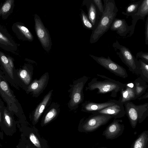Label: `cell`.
I'll return each mask as SVG.
<instances>
[{
  "mask_svg": "<svg viewBox=\"0 0 148 148\" xmlns=\"http://www.w3.org/2000/svg\"><path fill=\"white\" fill-rule=\"evenodd\" d=\"M104 11L97 27L93 31L90 42L94 43L110 29L118 11L114 0H103Z\"/></svg>",
  "mask_w": 148,
  "mask_h": 148,
  "instance_id": "1",
  "label": "cell"
},
{
  "mask_svg": "<svg viewBox=\"0 0 148 148\" xmlns=\"http://www.w3.org/2000/svg\"><path fill=\"white\" fill-rule=\"evenodd\" d=\"M97 75L104 79L99 80L97 78H92L88 83V86L86 87V90L92 91L97 90V94L110 93L111 97H116L117 93L125 87V84H123L105 75L99 74Z\"/></svg>",
  "mask_w": 148,
  "mask_h": 148,
  "instance_id": "2",
  "label": "cell"
},
{
  "mask_svg": "<svg viewBox=\"0 0 148 148\" xmlns=\"http://www.w3.org/2000/svg\"><path fill=\"white\" fill-rule=\"evenodd\" d=\"M8 81L4 72L0 70V95L9 110L13 114L19 115L22 111L21 106Z\"/></svg>",
  "mask_w": 148,
  "mask_h": 148,
  "instance_id": "3",
  "label": "cell"
},
{
  "mask_svg": "<svg viewBox=\"0 0 148 148\" xmlns=\"http://www.w3.org/2000/svg\"><path fill=\"white\" fill-rule=\"evenodd\" d=\"M123 105L125 107V114L133 129L136 128L138 123H142L148 116L147 103L136 105L132 102L128 101Z\"/></svg>",
  "mask_w": 148,
  "mask_h": 148,
  "instance_id": "4",
  "label": "cell"
},
{
  "mask_svg": "<svg viewBox=\"0 0 148 148\" xmlns=\"http://www.w3.org/2000/svg\"><path fill=\"white\" fill-rule=\"evenodd\" d=\"M112 46L115 50H118L119 51H115L116 54L128 67L129 71L136 75H139V62L130 49L120 44L117 40L113 43Z\"/></svg>",
  "mask_w": 148,
  "mask_h": 148,
  "instance_id": "5",
  "label": "cell"
},
{
  "mask_svg": "<svg viewBox=\"0 0 148 148\" xmlns=\"http://www.w3.org/2000/svg\"><path fill=\"white\" fill-rule=\"evenodd\" d=\"M90 56L97 63L116 75L123 78L128 76L126 69L123 66L112 61L109 57H98L90 55Z\"/></svg>",
  "mask_w": 148,
  "mask_h": 148,
  "instance_id": "6",
  "label": "cell"
},
{
  "mask_svg": "<svg viewBox=\"0 0 148 148\" xmlns=\"http://www.w3.org/2000/svg\"><path fill=\"white\" fill-rule=\"evenodd\" d=\"M112 118L111 116L106 114H92L84 121L82 127L84 131L92 132L107 124Z\"/></svg>",
  "mask_w": 148,
  "mask_h": 148,
  "instance_id": "7",
  "label": "cell"
},
{
  "mask_svg": "<svg viewBox=\"0 0 148 148\" xmlns=\"http://www.w3.org/2000/svg\"><path fill=\"white\" fill-rule=\"evenodd\" d=\"M121 119H114L103 131L102 135L107 139L112 140L117 138L123 133L125 129Z\"/></svg>",
  "mask_w": 148,
  "mask_h": 148,
  "instance_id": "8",
  "label": "cell"
},
{
  "mask_svg": "<svg viewBox=\"0 0 148 148\" xmlns=\"http://www.w3.org/2000/svg\"><path fill=\"white\" fill-rule=\"evenodd\" d=\"M88 78V77L84 76L78 81L76 85L75 86L71 95V105H77L83 101V89Z\"/></svg>",
  "mask_w": 148,
  "mask_h": 148,
  "instance_id": "9",
  "label": "cell"
},
{
  "mask_svg": "<svg viewBox=\"0 0 148 148\" xmlns=\"http://www.w3.org/2000/svg\"><path fill=\"white\" fill-rule=\"evenodd\" d=\"M35 27L38 38L43 46L48 49L50 46L51 41L49 36L39 17L35 16Z\"/></svg>",
  "mask_w": 148,
  "mask_h": 148,
  "instance_id": "10",
  "label": "cell"
},
{
  "mask_svg": "<svg viewBox=\"0 0 148 148\" xmlns=\"http://www.w3.org/2000/svg\"><path fill=\"white\" fill-rule=\"evenodd\" d=\"M0 60L4 72H3L7 78L8 81L16 88H17L15 83V79L14 75V64L10 58H7L5 55H0Z\"/></svg>",
  "mask_w": 148,
  "mask_h": 148,
  "instance_id": "11",
  "label": "cell"
},
{
  "mask_svg": "<svg viewBox=\"0 0 148 148\" xmlns=\"http://www.w3.org/2000/svg\"><path fill=\"white\" fill-rule=\"evenodd\" d=\"M123 105V103L118 100V102L114 105L95 113L109 115L114 119L121 118L124 117L126 114Z\"/></svg>",
  "mask_w": 148,
  "mask_h": 148,
  "instance_id": "12",
  "label": "cell"
},
{
  "mask_svg": "<svg viewBox=\"0 0 148 148\" xmlns=\"http://www.w3.org/2000/svg\"><path fill=\"white\" fill-rule=\"evenodd\" d=\"M118 100H110L103 103H96L88 101L83 104V111L94 113L108 107L112 106L117 103Z\"/></svg>",
  "mask_w": 148,
  "mask_h": 148,
  "instance_id": "13",
  "label": "cell"
},
{
  "mask_svg": "<svg viewBox=\"0 0 148 148\" xmlns=\"http://www.w3.org/2000/svg\"><path fill=\"white\" fill-rule=\"evenodd\" d=\"M148 15V0H143L136 13L132 16V24L130 25L131 31L128 37L132 35L134 32L135 26L139 19L144 20L145 16Z\"/></svg>",
  "mask_w": 148,
  "mask_h": 148,
  "instance_id": "14",
  "label": "cell"
},
{
  "mask_svg": "<svg viewBox=\"0 0 148 148\" xmlns=\"http://www.w3.org/2000/svg\"><path fill=\"white\" fill-rule=\"evenodd\" d=\"M110 29L116 31L120 36L125 37L131 31L130 26L128 25L126 20L124 19L115 18L113 22Z\"/></svg>",
  "mask_w": 148,
  "mask_h": 148,
  "instance_id": "15",
  "label": "cell"
},
{
  "mask_svg": "<svg viewBox=\"0 0 148 148\" xmlns=\"http://www.w3.org/2000/svg\"><path fill=\"white\" fill-rule=\"evenodd\" d=\"M121 95L119 100L123 104L126 102L137 99L135 88L133 83L125 84V87L120 91Z\"/></svg>",
  "mask_w": 148,
  "mask_h": 148,
  "instance_id": "16",
  "label": "cell"
},
{
  "mask_svg": "<svg viewBox=\"0 0 148 148\" xmlns=\"http://www.w3.org/2000/svg\"><path fill=\"white\" fill-rule=\"evenodd\" d=\"M87 5L88 9V17L95 29L101 17V15L93 0L88 1Z\"/></svg>",
  "mask_w": 148,
  "mask_h": 148,
  "instance_id": "17",
  "label": "cell"
},
{
  "mask_svg": "<svg viewBox=\"0 0 148 148\" xmlns=\"http://www.w3.org/2000/svg\"><path fill=\"white\" fill-rule=\"evenodd\" d=\"M131 148H148V130L143 132L133 143Z\"/></svg>",
  "mask_w": 148,
  "mask_h": 148,
  "instance_id": "18",
  "label": "cell"
},
{
  "mask_svg": "<svg viewBox=\"0 0 148 148\" xmlns=\"http://www.w3.org/2000/svg\"><path fill=\"white\" fill-rule=\"evenodd\" d=\"M146 83L140 77L136 79L133 82L137 99L146 92L148 87Z\"/></svg>",
  "mask_w": 148,
  "mask_h": 148,
  "instance_id": "19",
  "label": "cell"
},
{
  "mask_svg": "<svg viewBox=\"0 0 148 148\" xmlns=\"http://www.w3.org/2000/svg\"><path fill=\"white\" fill-rule=\"evenodd\" d=\"M47 78L46 76L45 75L39 80L34 81L29 86L27 91L32 92L34 93L38 92L44 87Z\"/></svg>",
  "mask_w": 148,
  "mask_h": 148,
  "instance_id": "20",
  "label": "cell"
},
{
  "mask_svg": "<svg viewBox=\"0 0 148 148\" xmlns=\"http://www.w3.org/2000/svg\"><path fill=\"white\" fill-rule=\"evenodd\" d=\"M51 92L50 91L45 96L43 101L36 109L34 114V119L36 122L37 121L45 109L50 98Z\"/></svg>",
  "mask_w": 148,
  "mask_h": 148,
  "instance_id": "21",
  "label": "cell"
},
{
  "mask_svg": "<svg viewBox=\"0 0 148 148\" xmlns=\"http://www.w3.org/2000/svg\"><path fill=\"white\" fill-rule=\"evenodd\" d=\"M143 0L131 3L127 7L125 12H123L122 13L127 16H132L135 14L137 11Z\"/></svg>",
  "mask_w": 148,
  "mask_h": 148,
  "instance_id": "22",
  "label": "cell"
},
{
  "mask_svg": "<svg viewBox=\"0 0 148 148\" xmlns=\"http://www.w3.org/2000/svg\"><path fill=\"white\" fill-rule=\"evenodd\" d=\"M140 65L139 75L140 78L146 82H148V63L141 59L138 60Z\"/></svg>",
  "mask_w": 148,
  "mask_h": 148,
  "instance_id": "23",
  "label": "cell"
},
{
  "mask_svg": "<svg viewBox=\"0 0 148 148\" xmlns=\"http://www.w3.org/2000/svg\"><path fill=\"white\" fill-rule=\"evenodd\" d=\"M12 114H13L5 106L3 111V118L4 123L8 127H11L13 123Z\"/></svg>",
  "mask_w": 148,
  "mask_h": 148,
  "instance_id": "24",
  "label": "cell"
},
{
  "mask_svg": "<svg viewBox=\"0 0 148 148\" xmlns=\"http://www.w3.org/2000/svg\"><path fill=\"white\" fill-rule=\"evenodd\" d=\"M17 75L19 78L25 84L28 85L31 81V76L29 72L26 69L20 70Z\"/></svg>",
  "mask_w": 148,
  "mask_h": 148,
  "instance_id": "25",
  "label": "cell"
},
{
  "mask_svg": "<svg viewBox=\"0 0 148 148\" xmlns=\"http://www.w3.org/2000/svg\"><path fill=\"white\" fill-rule=\"evenodd\" d=\"M82 18L84 25L88 29L94 30L95 28L88 19L86 14L82 11L81 14Z\"/></svg>",
  "mask_w": 148,
  "mask_h": 148,
  "instance_id": "26",
  "label": "cell"
},
{
  "mask_svg": "<svg viewBox=\"0 0 148 148\" xmlns=\"http://www.w3.org/2000/svg\"><path fill=\"white\" fill-rule=\"evenodd\" d=\"M14 1L13 0L6 1L0 9V14L4 15L6 14L10 10Z\"/></svg>",
  "mask_w": 148,
  "mask_h": 148,
  "instance_id": "27",
  "label": "cell"
},
{
  "mask_svg": "<svg viewBox=\"0 0 148 148\" xmlns=\"http://www.w3.org/2000/svg\"><path fill=\"white\" fill-rule=\"evenodd\" d=\"M16 26L19 31L27 39L29 40L33 39V36L27 28L23 26L20 25H16Z\"/></svg>",
  "mask_w": 148,
  "mask_h": 148,
  "instance_id": "28",
  "label": "cell"
},
{
  "mask_svg": "<svg viewBox=\"0 0 148 148\" xmlns=\"http://www.w3.org/2000/svg\"><path fill=\"white\" fill-rule=\"evenodd\" d=\"M57 114L56 110L54 108L51 109L45 116L44 120V123L45 124L50 122L56 116Z\"/></svg>",
  "mask_w": 148,
  "mask_h": 148,
  "instance_id": "29",
  "label": "cell"
},
{
  "mask_svg": "<svg viewBox=\"0 0 148 148\" xmlns=\"http://www.w3.org/2000/svg\"><path fill=\"white\" fill-rule=\"evenodd\" d=\"M29 139L31 142L37 147L41 148V145L40 141L37 137L34 134L31 133L29 136Z\"/></svg>",
  "mask_w": 148,
  "mask_h": 148,
  "instance_id": "30",
  "label": "cell"
},
{
  "mask_svg": "<svg viewBox=\"0 0 148 148\" xmlns=\"http://www.w3.org/2000/svg\"><path fill=\"white\" fill-rule=\"evenodd\" d=\"M99 10L101 16H102L104 11V8L102 1L101 0H93Z\"/></svg>",
  "mask_w": 148,
  "mask_h": 148,
  "instance_id": "31",
  "label": "cell"
},
{
  "mask_svg": "<svg viewBox=\"0 0 148 148\" xmlns=\"http://www.w3.org/2000/svg\"><path fill=\"white\" fill-rule=\"evenodd\" d=\"M0 43L5 45L13 46L9 40L0 32Z\"/></svg>",
  "mask_w": 148,
  "mask_h": 148,
  "instance_id": "32",
  "label": "cell"
},
{
  "mask_svg": "<svg viewBox=\"0 0 148 148\" xmlns=\"http://www.w3.org/2000/svg\"><path fill=\"white\" fill-rule=\"evenodd\" d=\"M136 57L140 58L141 59L148 63V53L142 51L138 52L136 55Z\"/></svg>",
  "mask_w": 148,
  "mask_h": 148,
  "instance_id": "33",
  "label": "cell"
},
{
  "mask_svg": "<svg viewBox=\"0 0 148 148\" xmlns=\"http://www.w3.org/2000/svg\"><path fill=\"white\" fill-rule=\"evenodd\" d=\"M145 42L146 45L148 44V16H147L145 24Z\"/></svg>",
  "mask_w": 148,
  "mask_h": 148,
  "instance_id": "34",
  "label": "cell"
},
{
  "mask_svg": "<svg viewBox=\"0 0 148 148\" xmlns=\"http://www.w3.org/2000/svg\"><path fill=\"white\" fill-rule=\"evenodd\" d=\"M5 106L3 102L0 98V122L2 121L3 111Z\"/></svg>",
  "mask_w": 148,
  "mask_h": 148,
  "instance_id": "35",
  "label": "cell"
},
{
  "mask_svg": "<svg viewBox=\"0 0 148 148\" xmlns=\"http://www.w3.org/2000/svg\"><path fill=\"white\" fill-rule=\"evenodd\" d=\"M148 98V91L146 92L145 94L144 95H142L140 97H138L137 99L138 100H141L144 99H146Z\"/></svg>",
  "mask_w": 148,
  "mask_h": 148,
  "instance_id": "36",
  "label": "cell"
},
{
  "mask_svg": "<svg viewBox=\"0 0 148 148\" xmlns=\"http://www.w3.org/2000/svg\"><path fill=\"white\" fill-rule=\"evenodd\" d=\"M107 148L105 147H100V148Z\"/></svg>",
  "mask_w": 148,
  "mask_h": 148,
  "instance_id": "37",
  "label": "cell"
}]
</instances>
